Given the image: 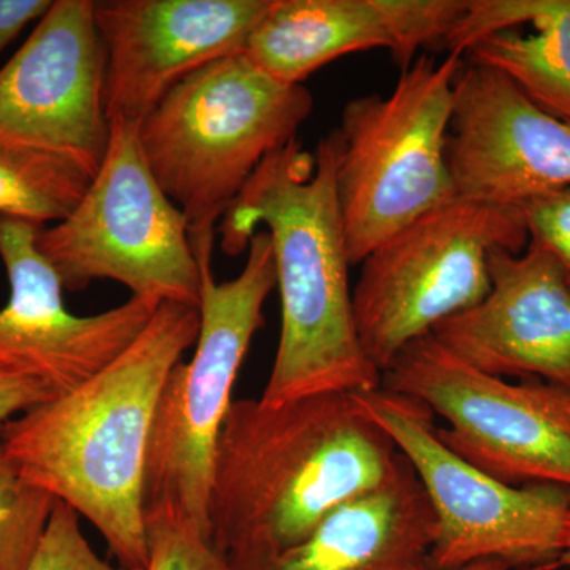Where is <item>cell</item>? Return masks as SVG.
I'll list each match as a JSON object with an SVG mask.
<instances>
[{
    "label": "cell",
    "mask_w": 570,
    "mask_h": 570,
    "mask_svg": "<svg viewBox=\"0 0 570 570\" xmlns=\"http://www.w3.org/2000/svg\"><path fill=\"white\" fill-rule=\"evenodd\" d=\"M200 265V330L189 362L168 374L149 439L145 517L167 513L209 532L214 456L230 411L236 379L276 288L272 238L258 230L247 246L245 268L217 283L212 243L194 246Z\"/></svg>",
    "instance_id": "5"
},
{
    "label": "cell",
    "mask_w": 570,
    "mask_h": 570,
    "mask_svg": "<svg viewBox=\"0 0 570 570\" xmlns=\"http://www.w3.org/2000/svg\"><path fill=\"white\" fill-rule=\"evenodd\" d=\"M463 58L417 56L387 96L356 97L330 134L348 262L360 265L428 213L455 200L448 145Z\"/></svg>",
    "instance_id": "6"
},
{
    "label": "cell",
    "mask_w": 570,
    "mask_h": 570,
    "mask_svg": "<svg viewBox=\"0 0 570 570\" xmlns=\"http://www.w3.org/2000/svg\"><path fill=\"white\" fill-rule=\"evenodd\" d=\"M528 243L520 208L455 198L377 246L360 264L354 316L363 351L379 373L489 294L491 253L520 254Z\"/></svg>",
    "instance_id": "8"
},
{
    "label": "cell",
    "mask_w": 570,
    "mask_h": 570,
    "mask_svg": "<svg viewBox=\"0 0 570 570\" xmlns=\"http://www.w3.org/2000/svg\"><path fill=\"white\" fill-rule=\"evenodd\" d=\"M56 396L39 379L0 366V425Z\"/></svg>",
    "instance_id": "24"
},
{
    "label": "cell",
    "mask_w": 570,
    "mask_h": 570,
    "mask_svg": "<svg viewBox=\"0 0 570 570\" xmlns=\"http://www.w3.org/2000/svg\"><path fill=\"white\" fill-rule=\"evenodd\" d=\"M436 519L411 464L330 512L307 538L265 558H227L230 570H430Z\"/></svg>",
    "instance_id": "17"
},
{
    "label": "cell",
    "mask_w": 570,
    "mask_h": 570,
    "mask_svg": "<svg viewBox=\"0 0 570 570\" xmlns=\"http://www.w3.org/2000/svg\"><path fill=\"white\" fill-rule=\"evenodd\" d=\"M272 0H105L97 31L107 51L108 119L141 124L171 89L245 51Z\"/></svg>",
    "instance_id": "13"
},
{
    "label": "cell",
    "mask_w": 570,
    "mask_h": 570,
    "mask_svg": "<svg viewBox=\"0 0 570 570\" xmlns=\"http://www.w3.org/2000/svg\"><path fill=\"white\" fill-rule=\"evenodd\" d=\"M401 461L355 393L287 403L234 400L209 493V535L225 558L283 553L330 512L387 482Z\"/></svg>",
    "instance_id": "2"
},
{
    "label": "cell",
    "mask_w": 570,
    "mask_h": 570,
    "mask_svg": "<svg viewBox=\"0 0 570 570\" xmlns=\"http://www.w3.org/2000/svg\"><path fill=\"white\" fill-rule=\"evenodd\" d=\"M51 6L52 0H0V55L26 26L40 21Z\"/></svg>",
    "instance_id": "25"
},
{
    "label": "cell",
    "mask_w": 570,
    "mask_h": 570,
    "mask_svg": "<svg viewBox=\"0 0 570 570\" xmlns=\"http://www.w3.org/2000/svg\"><path fill=\"white\" fill-rule=\"evenodd\" d=\"M91 179L69 160L0 142V216L37 227L61 223Z\"/></svg>",
    "instance_id": "19"
},
{
    "label": "cell",
    "mask_w": 570,
    "mask_h": 570,
    "mask_svg": "<svg viewBox=\"0 0 570 570\" xmlns=\"http://www.w3.org/2000/svg\"><path fill=\"white\" fill-rule=\"evenodd\" d=\"M430 570H520L512 568V566L505 564V562L489 560V561H479L472 562V564L461 566V568L453 569H433Z\"/></svg>",
    "instance_id": "26"
},
{
    "label": "cell",
    "mask_w": 570,
    "mask_h": 570,
    "mask_svg": "<svg viewBox=\"0 0 570 570\" xmlns=\"http://www.w3.org/2000/svg\"><path fill=\"white\" fill-rule=\"evenodd\" d=\"M314 99L303 85L269 77L245 52L179 82L140 124L142 154L187 217L190 239H216V224L257 168L296 140Z\"/></svg>",
    "instance_id": "4"
},
{
    "label": "cell",
    "mask_w": 570,
    "mask_h": 570,
    "mask_svg": "<svg viewBox=\"0 0 570 570\" xmlns=\"http://www.w3.org/2000/svg\"><path fill=\"white\" fill-rule=\"evenodd\" d=\"M363 411L392 439L425 491L436 539L433 569L497 560L520 570L558 568L570 519V490L513 487L468 463L441 441L433 412L379 387L355 393Z\"/></svg>",
    "instance_id": "9"
},
{
    "label": "cell",
    "mask_w": 570,
    "mask_h": 570,
    "mask_svg": "<svg viewBox=\"0 0 570 570\" xmlns=\"http://www.w3.org/2000/svg\"><path fill=\"white\" fill-rule=\"evenodd\" d=\"M92 0H55L0 69V142L59 157L91 178L110 141L107 51Z\"/></svg>",
    "instance_id": "11"
},
{
    "label": "cell",
    "mask_w": 570,
    "mask_h": 570,
    "mask_svg": "<svg viewBox=\"0 0 570 570\" xmlns=\"http://www.w3.org/2000/svg\"><path fill=\"white\" fill-rule=\"evenodd\" d=\"M146 570H230L227 558L204 528L167 513L146 515Z\"/></svg>",
    "instance_id": "21"
},
{
    "label": "cell",
    "mask_w": 570,
    "mask_h": 570,
    "mask_svg": "<svg viewBox=\"0 0 570 570\" xmlns=\"http://www.w3.org/2000/svg\"><path fill=\"white\" fill-rule=\"evenodd\" d=\"M530 242L553 254L570 273V186L520 206Z\"/></svg>",
    "instance_id": "23"
},
{
    "label": "cell",
    "mask_w": 570,
    "mask_h": 570,
    "mask_svg": "<svg viewBox=\"0 0 570 570\" xmlns=\"http://www.w3.org/2000/svg\"><path fill=\"white\" fill-rule=\"evenodd\" d=\"M56 499L28 485L0 445V570H28Z\"/></svg>",
    "instance_id": "20"
},
{
    "label": "cell",
    "mask_w": 570,
    "mask_h": 570,
    "mask_svg": "<svg viewBox=\"0 0 570 570\" xmlns=\"http://www.w3.org/2000/svg\"><path fill=\"white\" fill-rule=\"evenodd\" d=\"M431 336L464 363L570 390V273L535 243L490 255V291Z\"/></svg>",
    "instance_id": "15"
},
{
    "label": "cell",
    "mask_w": 570,
    "mask_h": 570,
    "mask_svg": "<svg viewBox=\"0 0 570 570\" xmlns=\"http://www.w3.org/2000/svg\"><path fill=\"white\" fill-rule=\"evenodd\" d=\"M37 247L66 291L115 281L159 305L200 302L189 223L146 164L140 124L111 119L99 171L66 219L40 228Z\"/></svg>",
    "instance_id": "7"
},
{
    "label": "cell",
    "mask_w": 570,
    "mask_h": 570,
    "mask_svg": "<svg viewBox=\"0 0 570 570\" xmlns=\"http://www.w3.org/2000/svg\"><path fill=\"white\" fill-rule=\"evenodd\" d=\"M40 228L0 216V261L10 285L0 309V366L39 379L59 396L121 355L160 305L130 296L105 313L75 316L61 277L37 247Z\"/></svg>",
    "instance_id": "12"
},
{
    "label": "cell",
    "mask_w": 570,
    "mask_h": 570,
    "mask_svg": "<svg viewBox=\"0 0 570 570\" xmlns=\"http://www.w3.org/2000/svg\"><path fill=\"white\" fill-rule=\"evenodd\" d=\"M468 7L469 0H272L243 52L287 85L377 48L404 70L422 48L444 47Z\"/></svg>",
    "instance_id": "16"
},
{
    "label": "cell",
    "mask_w": 570,
    "mask_h": 570,
    "mask_svg": "<svg viewBox=\"0 0 570 570\" xmlns=\"http://www.w3.org/2000/svg\"><path fill=\"white\" fill-rule=\"evenodd\" d=\"M448 157L456 197L520 208L570 186V122L501 71L469 62L455 82Z\"/></svg>",
    "instance_id": "14"
},
{
    "label": "cell",
    "mask_w": 570,
    "mask_h": 570,
    "mask_svg": "<svg viewBox=\"0 0 570 570\" xmlns=\"http://www.w3.org/2000/svg\"><path fill=\"white\" fill-rule=\"evenodd\" d=\"M444 50L501 71L570 122V0H469Z\"/></svg>",
    "instance_id": "18"
},
{
    "label": "cell",
    "mask_w": 570,
    "mask_h": 570,
    "mask_svg": "<svg viewBox=\"0 0 570 570\" xmlns=\"http://www.w3.org/2000/svg\"><path fill=\"white\" fill-rule=\"evenodd\" d=\"M558 568L570 570V519H569L568 538H566L564 550H562L560 561H558Z\"/></svg>",
    "instance_id": "27"
},
{
    "label": "cell",
    "mask_w": 570,
    "mask_h": 570,
    "mask_svg": "<svg viewBox=\"0 0 570 570\" xmlns=\"http://www.w3.org/2000/svg\"><path fill=\"white\" fill-rule=\"evenodd\" d=\"M198 307L163 303L140 336L80 387L0 425L21 479L99 531L124 569L149 561L145 478L168 374L197 343Z\"/></svg>",
    "instance_id": "1"
},
{
    "label": "cell",
    "mask_w": 570,
    "mask_h": 570,
    "mask_svg": "<svg viewBox=\"0 0 570 570\" xmlns=\"http://www.w3.org/2000/svg\"><path fill=\"white\" fill-rule=\"evenodd\" d=\"M28 570H138L104 561L81 530V517L56 501L50 523Z\"/></svg>",
    "instance_id": "22"
},
{
    "label": "cell",
    "mask_w": 570,
    "mask_h": 570,
    "mask_svg": "<svg viewBox=\"0 0 570 570\" xmlns=\"http://www.w3.org/2000/svg\"><path fill=\"white\" fill-rule=\"evenodd\" d=\"M258 230L272 238L281 296L279 344L261 401L381 387L356 332L330 134L314 153L294 140L265 159L220 219V249L242 254Z\"/></svg>",
    "instance_id": "3"
},
{
    "label": "cell",
    "mask_w": 570,
    "mask_h": 570,
    "mask_svg": "<svg viewBox=\"0 0 570 570\" xmlns=\"http://www.w3.org/2000/svg\"><path fill=\"white\" fill-rule=\"evenodd\" d=\"M381 387L419 401L441 417L439 438L491 478L513 487L570 490V390L549 382L512 384L475 370L428 335L404 348Z\"/></svg>",
    "instance_id": "10"
}]
</instances>
